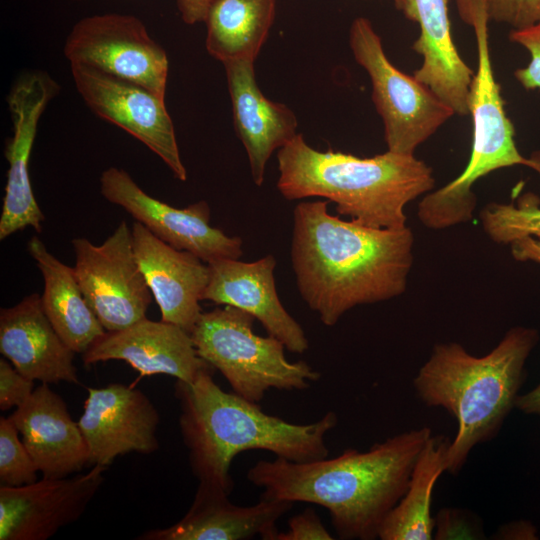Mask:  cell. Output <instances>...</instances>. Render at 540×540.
Returning a JSON list of instances; mask_svg holds the SVG:
<instances>
[{
	"label": "cell",
	"instance_id": "1",
	"mask_svg": "<svg viewBox=\"0 0 540 540\" xmlns=\"http://www.w3.org/2000/svg\"><path fill=\"white\" fill-rule=\"evenodd\" d=\"M328 204L305 201L294 208L291 263L300 296L331 327L355 306L406 290L414 236L407 226L374 228L340 219Z\"/></svg>",
	"mask_w": 540,
	"mask_h": 540
},
{
	"label": "cell",
	"instance_id": "2",
	"mask_svg": "<svg viewBox=\"0 0 540 540\" xmlns=\"http://www.w3.org/2000/svg\"><path fill=\"white\" fill-rule=\"evenodd\" d=\"M432 436L429 427L397 434L367 451L347 448L311 462L276 457L259 460L247 479L261 498L306 502L326 508L341 539L374 540L407 490L416 460Z\"/></svg>",
	"mask_w": 540,
	"mask_h": 540
},
{
	"label": "cell",
	"instance_id": "3",
	"mask_svg": "<svg viewBox=\"0 0 540 540\" xmlns=\"http://www.w3.org/2000/svg\"><path fill=\"white\" fill-rule=\"evenodd\" d=\"M203 369L192 382L177 380L174 394L180 407L179 428L191 470L230 494L231 464L247 450H266L293 462L327 458L325 437L338 422L333 411L319 420L296 424L265 413L258 403L226 392Z\"/></svg>",
	"mask_w": 540,
	"mask_h": 540
},
{
	"label": "cell",
	"instance_id": "4",
	"mask_svg": "<svg viewBox=\"0 0 540 540\" xmlns=\"http://www.w3.org/2000/svg\"><path fill=\"white\" fill-rule=\"evenodd\" d=\"M537 340L536 330L514 327L482 357L456 342L434 346L413 386L425 405L445 409L457 422L446 472L457 474L477 444L497 435L515 407L525 362Z\"/></svg>",
	"mask_w": 540,
	"mask_h": 540
},
{
	"label": "cell",
	"instance_id": "5",
	"mask_svg": "<svg viewBox=\"0 0 540 540\" xmlns=\"http://www.w3.org/2000/svg\"><path fill=\"white\" fill-rule=\"evenodd\" d=\"M277 161V188L285 199L325 198L339 215L374 228L407 226L404 207L435 184L432 169L414 154L322 152L300 133L278 150Z\"/></svg>",
	"mask_w": 540,
	"mask_h": 540
},
{
	"label": "cell",
	"instance_id": "6",
	"mask_svg": "<svg viewBox=\"0 0 540 540\" xmlns=\"http://www.w3.org/2000/svg\"><path fill=\"white\" fill-rule=\"evenodd\" d=\"M464 22L473 27L478 66L468 93L473 120V144L465 170L442 188L427 193L418 205V218L430 229L441 230L470 221L476 207L474 183L494 170L514 165L540 173V161L522 156L514 142V128L506 115L500 86L493 73L487 0H456Z\"/></svg>",
	"mask_w": 540,
	"mask_h": 540
},
{
	"label": "cell",
	"instance_id": "7",
	"mask_svg": "<svg viewBox=\"0 0 540 540\" xmlns=\"http://www.w3.org/2000/svg\"><path fill=\"white\" fill-rule=\"evenodd\" d=\"M249 313L224 305L202 312L191 334L196 352L229 382L234 393L255 403L269 389L304 390L320 378L307 362H290L284 344L253 331Z\"/></svg>",
	"mask_w": 540,
	"mask_h": 540
},
{
	"label": "cell",
	"instance_id": "8",
	"mask_svg": "<svg viewBox=\"0 0 540 540\" xmlns=\"http://www.w3.org/2000/svg\"><path fill=\"white\" fill-rule=\"evenodd\" d=\"M355 61L368 73L372 101L384 124L388 151L413 155L455 113L429 87L387 58L371 22L357 17L349 28Z\"/></svg>",
	"mask_w": 540,
	"mask_h": 540
},
{
	"label": "cell",
	"instance_id": "9",
	"mask_svg": "<svg viewBox=\"0 0 540 540\" xmlns=\"http://www.w3.org/2000/svg\"><path fill=\"white\" fill-rule=\"evenodd\" d=\"M72 246L78 284L106 331L122 330L146 318L153 295L125 221L101 245L79 237L72 240Z\"/></svg>",
	"mask_w": 540,
	"mask_h": 540
},
{
	"label": "cell",
	"instance_id": "10",
	"mask_svg": "<svg viewBox=\"0 0 540 540\" xmlns=\"http://www.w3.org/2000/svg\"><path fill=\"white\" fill-rule=\"evenodd\" d=\"M64 54L70 64L93 67L165 99L167 54L133 15L106 13L80 19L66 38Z\"/></svg>",
	"mask_w": 540,
	"mask_h": 540
},
{
	"label": "cell",
	"instance_id": "11",
	"mask_svg": "<svg viewBox=\"0 0 540 540\" xmlns=\"http://www.w3.org/2000/svg\"><path fill=\"white\" fill-rule=\"evenodd\" d=\"M75 87L89 109L134 136L155 153L180 181L181 160L165 99L145 87L82 64H70Z\"/></svg>",
	"mask_w": 540,
	"mask_h": 540
},
{
	"label": "cell",
	"instance_id": "12",
	"mask_svg": "<svg viewBox=\"0 0 540 540\" xmlns=\"http://www.w3.org/2000/svg\"><path fill=\"white\" fill-rule=\"evenodd\" d=\"M100 192L122 207L154 236L170 246L191 252L206 263L242 255V239L210 225V208L201 200L175 208L148 195L123 169L109 167L100 176Z\"/></svg>",
	"mask_w": 540,
	"mask_h": 540
},
{
	"label": "cell",
	"instance_id": "13",
	"mask_svg": "<svg viewBox=\"0 0 540 540\" xmlns=\"http://www.w3.org/2000/svg\"><path fill=\"white\" fill-rule=\"evenodd\" d=\"M59 90L58 83L49 74L30 70L16 78L7 95L12 136L5 146L9 168L0 218V240L28 226L42 231L45 216L32 190L29 160L40 117Z\"/></svg>",
	"mask_w": 540,
	"mask_h": 540
},
{
	"label": "cell",
	"instance_id": "14",
	"mask_svg": "<svg viewBox=\"0 0 540 540\" xmlns=\"http://www.w3.org/2000/svg\"><path fill=\"white\" fill-rule=\"evenodd\" d=\"M106 466L82 474L0 486V540H47L77 521L104 481Z\"/></svg>",
	"mask_w": 540,
	"mask_h": 540
},
{
	"label": "cell",
	"instance_id": "15",
	"mask_svg": "<svg viewBox=\"0 0 540 540\" xmlns=\"http://www.w3.org/2000/svg\"><path fill=\"white\" fill-rule=\"evenodd\" d=\"M159 421L156 407L139 389L121 383L88 388L78 425L89 450V463L108 467L129 452H155Z\"/></svg>",
	"mask_w": 540,
	"mask_h": 540
},
{
	"label": "cell",
	"instance_id": "16",
	"mask_svg": "<svg viewBox=\"0 0 540 540\" xmlns=\"http://www.w3.org/2000/svg\"><path fill=\"white\" fill-rule=\"evenodd\" d=\"M209 281L202 301L241 309L258 320L286 350L302 354L309 342L301 325L282 305L275 285L276 260L268 254L256 261L224 258L208 263Z\"/></svg>",
	"mask_w": 540,
	"mask_h": 540
},
{
	"label": "cell",
	"instance_id": "17",
	"mask_svg": "<svg viewBox=\"0 0 540 540\" xmlns=\"http://www.w3.org/2000/svg\"><path fill=\"white\" fill-rule=\"evenodd\" d=\"M82 360L85 365L123 360L142 376L165 374L184 382H192L203 369L212 367L198 356L189 332L148 318L122 330L106 331L82 354Z\"/></svg>",
	"mask_w": 540,
	"mask_h": 540
},
{
	"label": "cell",
	"instance_id": "18",
	"mask_svg": "<svg viewBox=\"0 0 540 540\" xmlns=\"http://www.w3.org/2000/svg\"><path fill=\"white\" fill-rule=\"evenodd\" d=\"M135 256L161 320L191 333L202 308L200 302L209 281V266L195 254L176 249L135 221L131 228Z\"/></svg>",
	"mask_w": 540,
	"mask_h": 540
},
{
	"label": "cell",
	"instance_id": "19",
	"mask_svg": "<svg viewBox=\"0 0 540 540\" xmlns=\"http://www.w3.org/2000/svg\"><path fill=\"white\" fill-rule=\"evenodd\" d=\"M222 488L199 482L187 513L175 524L141 534L140 540H246L259 536L276 540L277 522L293 502L261 498L251 506L229 500Z\"/></svg>",
	"mask_w": 540,
	"mask_h": 540
},
{
	"label": "cell",
	"instance_id": "20",
	"mask_svg": "<svg viewBox=\"0 0 540 540\" xmlns=\"http://www.w3.org/2000/svg\"><path fill=\"white\" fill-rule=\"evenodd\" d=\"M223 65L236 135L246 150L252 180L261 186L273 152L298 134L297 118L287 105L264 96L256 81L254 61L234 60Z\"/></svg>",
	"mask_w": 540,
	"mask_h": 540
},
{
	"label": "cell",
	"instance_id": "21",
	"mask_svg": "<svg viewBox=\"0 0 540 540\" xmlns=\"http://www.w3.org/2000/svg\"><path fill=\"white\" fill-rule=\"evenodd\" d=\"M44 478H64L89 465V450L78 422L48 383L9 416Z\"/></svg>",
	"mask_w": 540,
	"mask_h": 540
},
{
	"label": "cell",
	"instance_id": "22",
	"mask_svg": "<svg viewBox=\"0 0 540 540\" xmlns=\"http://www.w3.org/2000/svg\"><path fill=\"white\" fill-rule=\"evenodd\" d=\"M0 352L21 374L41 383L78 384L72 351L47 318L41 296L32 293L0 311Z\"/></svg>",
	"mask_w": 540,
	"mask_h": 540
},
{
	"label": "cell",
	"instance_id": "23",
	"mask_svg": "<svg viewBox=\"0 0 540 540\" xmlns=\"http://www.w3.org/2000/svg\"><path fill=\"white\" fill-rule=\"evenodd\" d=\"M449 0H405L407 19L419 24L413 49L422 56L414 77L429 87L454 113L467 115L474 72L460 57L451 37Z\"/></svg>",
	"mask_w": 540,
	"mask_h": 540
},
{
	"label": "cell",
	"instance_id": "24",
	"mask_svg": "<svg viewBox=\"0 0 540 540\" xmlns=\"http://www.w3.org/2000/svg\"><path fill=\"white\" fill-rule=\"evenodd\" d=\"M27 250L43 277L41 303L47 318L64 343L83 354L106 330L88 305L74 268L58 260L36 236Z\"/></svg>",
	"mask_w": 540,
	"mask_h": 540
},
{
	"label": "cell",
	"instance_id": "25",
	"mask_svg": "<svg viewBox=\"0 0 540 540\" xmlns=\"http://www.w3.org/2000/svg\"><path fill=\"white\" fill-rule=\"evenodd\" d=\"M276 14V0H211L204 22L208 53L223 64L256 60Z\"/></svg>",
	"mask_w": 540,
	"mask_h": 540
},
{
	"label": "cell",
	"instance_id": "26",
	"mask_svg": "<svg viewBox=\"0 0 540 540\" xmlns=\"http://www.w3.org/2000/svg\"><path fill=\"white\" fill-rule=\"evenodd\" d=\"M450 440L431 436L421 450L407 487L389 512L379 531L381 540H430L435 519L431 516L434 486L443 472Z\"/></svg>",
	"mask_w": 540,
	"mask_h": 540
},
{
	"label": "cell",
	"instance_id": "27",
	"mask_svg": "<svg viewBox=\"0 0 540 540\" xmlns=\"http://www.w3.org/2000/svg\"><path fill=\"white\" fill-rule=\"evenodd\" d=\"M536 197L524 195L514 204L492 203L481 212L485 232L498 243H511L540 231V207Z\"/></svg>",
	"mask_w": 540,
	"mask_h": 540
},
{
	"label": "cell",
	"instance_id": "28",
	"mask_svg": "<svg viewBox=\"0 0 540 540\" xmlns=\"http://www.w3.org/2000/svg\"><path fill=\"white\" fill-rule=\"evenodd\" d=\"M10 417L0 418V484L17 487L37 481L39 471Z\"/></svg>",
	"mask_w": 540,
	"mask_h": 540
},
{
	"label": "cell",
	"instance_id": "29",
	"mask_svg": "<svg viewBox=\"0 0 540 540\" xmlns=\"http://www.w3.org/2000/svg\"><path fill=\"white\" fill-rule=\"evenodd\" d=\"M490 20L522 29L540 21V0H487Z\"/></svg>",
	"mask_w": 540,
	"mask_h": 540
},
{
	"label": "cell",
	"instance_id": "30",
	"mask_svg": "<svg viewBox=\"0 0 540 540\" xmlns=\"http://www.w3.org/2000/svg\"><path fill=\"white\" fill-rule=\"evenodd\" d=\"M509 37L531 55L530 63L515 71L516 79L526 89H540V21L529 27L513 29Z\"/></svg>",
	"mask_w": 540,
	"mask_h": 540
},
{
	"label": "cell",
	"instance_id": "31",
	"mask_svg": "<svg viewBox=\"0 0 540 540\" xmlns=\"http://www.w3.org/2000/svg\"><path fill=\"white\" fill-rule=\"evenodd\" d=\"M34 380L21 374L5 359H0V409L7 411L24 404L32 395Z\"/></svg>",
	"mask_w": 540,
	"mask_h": 540
},
{
	"label": "cell",
	"instance_id": "32",
	"mask_svg": "<svg viewBox=\"0 0 540 540\" xmlns=\"http://www.w3.org/2000/svg\"><path fill=\"white\" fill-rule=\"evenodd\" d=\"M334 537L323 525L311 507L294 515L288 521V531L279 532L276 540H332Z\"/></svg>",
	"mask_w": 540,
	"mask_h": 540
},
{
	"label": "cell",
	"instance_id": "33",
	"mask_svg": "<svg viewBox=\"0 0 540 540\" xmlns=\"http://www.w3.org/2000/svg\"><path fill=\"white\" fill-rule=\"evenodd\" d=\"M435 539H474L466 515L457 509H442L435 519Z\"/></svg>",
	"mask_w": 540,
	"mask_h": 540
},
{
	"label": "cell",
	"instance_id": "34",
	"mask_svg": "<svg viewBox=\"0 0 540 540\" xmlns=\"http://www.w3.org/2000/svg\"><path fill=\"white\" fill-rule=\"evenodd\" d=\"M513 257L519 261H533L540 264V238L526 236L510 243Z\"/></svg>",
	"mask_w": 540,
	"mask_h": 540
},
{
	"label": "cell",
	"instance_id": "35",
	"mask_svg": "<svg viewBox=\"0 0 540 540\" xmlns=\"http://www.w3.org/2000/svg\"><path fill=\"white\" fill-rule=\"evenodd\" d=\"M211 0H177L182 20L189 25L204 22Z\"/></svg>",
	"mask_w": 540,
	"mask_h": 540
},
{
	"label": "cell",
	"instance_id": "36",
	"mask_svg": "<svg viewBox=\"0 0 540 540\" xmlns=\"http://www.w3.org/2000/svg\"><path fill=\"white\" fill-rule=\"evenodd\" d=\"M515 407L526 414L540 416V384L528 393L518 395Z\"/></svg>",
	"mask_w": 540,
	"mask_h": 540
},
{
	"label": "cell",
	"instance_id": "37",
	"mask_svg": "<svg viewBox=\"0 0 540 540\" xmlns=\"http://www.w3.org/2000/svg\"><path fill=\"white\" fill-rule=\"evenodd\" d=\"M396 8L398 10H401L403 12L404 8H405V0H393Z\"/></svg>",
	"mask_w": 540,
	"mask_h": 540
},
{
	"label": "cell",
	"instance_id": "38",
	"mask_svg": "<svg viewBox=\"0 0 540 540\" xmlns=\"http://www.w3.org/2000/svg\"><path fill=\"white\" fill-rule=\"evenodd\" d=\"M535 236L540 238V231Z\"/></svg>",
	"mask_w": 540,
	"mask_h": 540
}]
</instances>
